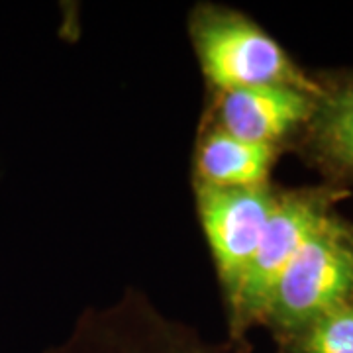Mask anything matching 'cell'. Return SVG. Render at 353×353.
<instances>
[{
    "label": "cell",
    "instance_id": "5b68a950",
    "mask_svg": "<svg viewBox=\"0 0 353 353\" xmlns=\"http://www.w3.org/2000/svg\"><path fill=\"white\" fill-rule=\"evenodd\" d=\"M320 99L299 88L275 85L222 90L216 92L212 128L275 148L279 139L312 120Z\"/></svg>",
    "mask_w": 353,
    "mask_h": 353
},
{
    "label": "cell",
    "instance_id": "8992f818",
    "mask_svg": "<svg viewBox=\"0 0 353 353\" xmlns=\"http://www.w3.org/2000/svg\"><path fill=\"white\" fill-rule=\"evenodd\" d=\"M275 150L210 126L194 152V185L212 189L265 187L275 163Z\"/></svg>",
    "mask_w": 353,
    "mask_h": 353
},
{
    "label": "cell",
    "instance_id": "52a82bcc",
    "mask_svg": "<svg viewBox=\"0 0 353 353\" xmlns=\"http://www.w3.org/2000/svg\"><path fill=\"white\" fill-rule=\"evenodd\" d=\"M310 128L320 155L328 163L353 173V81L322 94Z\"/></svg>",
    "mask_w": 353,
    "mask_h": 353
},
{
    "label": "cell",
    "instance_id": "277c9868",
    "mask_svg": "<svg viewBox=\"0 0 353 353\" xmlns=\"http://www.w3.org/2000/svg\"><path fill=\"white\" fill-rule=\"evenodd\" d=\"M196 210L226 303L240 287L257 250L277 192L265 187L212 189L194 185Z\"/></svg>",
    "mask_w": 353,
    "mask_h": 353
},
{
    "label": "cell",
    "instance_id": "7a4b0ae2",
    "mask_svg": "<svg viewBox=\"0 0 353 353\" xmlns=\"http://www.w3.org/2000/svg\"><path fill=\"white\" fill-rule=\"evenodd\" d=\"M347 304H353V230L328 214L285 269L263 324L292 340Z\"/></svg>",
    "mask_w": 353,
    "mask_h": 353
},
{
    "label": "cell",
    "instance_id": "6da1fadb",
    "mask_svg": "<svg viewBox=\"0 0 353 353\" xmlns=\"http://www.w3.org/2000/svg\"><path fill=\"white\" fill-rule=\"evenodd\" d=\"M190 38L202 75L216 92L250 87H290L322 97L289 53L245 16L204 6L190 20Z\"/></svg>",
    "mask_w": 353,
    "mask_h": 353
},
{
    "label": "cell",
    "instance_id": "ba28073f",
    "mask_svg": "<svg viewBox=\"0 0 353 353\" xmlns=\"http://www.w3.org/2000/svg\"><path fill=\"white\" fill-rule=\"evenodd\" d=\"M290 341V353H353V304L320 316Z\"/></svg>",
    "mask_w": 353,
    "mask_h": 353
},
{
    "label": "cell",
    "instance_id": "9c48e42d",
    "mask_svg": "<svg viewBox=\"0 0 353 353\" xmlns=\"http://www.w3.org/2000/svg\"><path fill=\"white\" fill-rule=\"evenodd\" d=\"M228 353H248V352H228Z\"/></svg>",
    "mask_w": 353,
    "mask_h": 353
},
{
    "label": "cell",
    "instance_id": "3957f363",
    "mask_svg": "<svg viewBox=\"0 0 353 353\" xmlns=\"http://www.w3.org/2000/svg\"><path fill=\"white\" fill-rule=\"evenodd\" d=\"M328 194L322 190H296L277 194L261 241L253 253L240 287L228 301V324L232 341L263 324L265 312L279 281L308 236L330 214Z\"/></svg>",
    "mask_w": 353,
    "mask_h": 353
}]
</instances>
